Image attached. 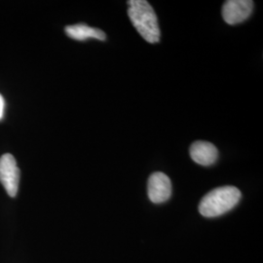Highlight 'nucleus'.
I'll list each match as a JSON object with an SVG mask.
<instances>
[{"instance_id":"3","label":"nucleus","mask_w":263,"mask_h":263,"mask_svg":"<svg viewBox=\"0 0 263 263\" xmlns=\"http://www.w3.org/2000/svg\"><path fill=\"white\" fill-rule=\"evenodd\" d=\"M0 181L10 197H16L20 181V170L13 155L6 153L0 157Z\"/></svg>"},{"instance_id":"2","label":"nucleus","mask_w":263,"mask_h":263,"mask_svg":"<svg viewBox=\"0 0 263 263\" xmlns=\"http://www.w3.org/2000/svg\"><path fill=\"white\" fill-rule=\"evenodd\" d=\"M241 197V191L235 186L227 185L216 188L201 200L199 212L205 217L222 216L236 207Z\"/></svg>"},{"instance_id":"8","label":"nucleus","mask_w":263,"mask_h":263,"mask_svg":"<svg viewBox=\"0 0 263 263\" xmlns=\"http://www.w3.org/2000/svg\"><path fill=\"white\" fill-rule=\"evenodd\" d=\"M4 106H5L4 99H3V97L0 95V120L2 119L3 114H4Z\"/></svg>"},{"instance_id":"5","label":"nucleus","mask_w":263,"mask_h":263,"mask_svg":"<svg viewBox=\"0 0 263 263\" xmlns=\"http://www.w3.org/2000/svg\"><path fill=\"white\" fill-rule=\"evenodd\" d=\"M147 194L154 204L168 201L172 195V182L169 177L161 172L152 174L148 179Z\"/></svg>"},{"instance_id":"6","label":"nucleus","mask_w":263,"mask_h":263,"mask_svg":"<svg viewBox=\"0 0 263 263\" xmlns=\"http://www.w3.org/2000/svg\"><path fill=\"white\" fill-rule=\"evenodd\" d=\"M190 156L201 166L209 167L214 165L218 158V151L216 146L208 141H195L190 146Z\"/></svg>"},{"instance_id":"4","label":"nucleus","mask_w":263,"mask_h":263,"mask_svg":"<svg viewBox=\"0 0 263 263\" xmlns=\"http://www.w3.org/2000/svg\"><path fill=\"white\" fill-rule=\"evenodd\" d=\"M254 9V1L228 0L222 7V17L228 25L240 24L248 19Z\"/></svg>"},{"instance_id":"7","label":"nucleus","mask_w":263,"mask_h":263,"mask_svg":"<svg viewBox=\"0 0 263 263\" xmlns=\"http://www.w3.org/2000/svg\"><path fill=\"white\" fill-rule=\"evenodd\" d=\"M65 31L68 37L78 40V41H84L89 38H95L101 41H104L106 39V35L103 30L89 27L84 24L67 26L65 28Z\"/></svg>"},{"instance_id":"1","label":"nucleus","mask_w":263,"mask_h":263,"mask_svg":"<svg viewBox=\"0 0 263 263\" xmlns=\"http://www.w3.org/2000/svg\"><path fill=\"white\" fill-rule=\"evenodd\" d=\"M128 15L132 24L148 43H158L160 29L155 11L146 0L128 1Z\"/></svg>"}]
</instances>
